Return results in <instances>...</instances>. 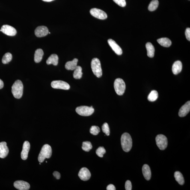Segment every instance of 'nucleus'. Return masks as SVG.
I'll list each match as a JSON object with an SVG mask.
<instances>
[{"instance_id": "1", "label": "nucleus", "mask_w": 190, "mask_h": 190, "mask_svg": "<svg viewBox=\"0 0 190 190\" xmlns=\"http://www.w3.org/2000/svg\"><path fill=\"white\" fill-rule=\"evenodd\" d=\"M121 145L123 150L128 152L132 149V141L131 136L128 133H125L122 135L121 138Z\"/></svg>"}, {"instance_id": "2", "label": "nucleus", "mask_w": 190, "mask_h": 190, "mask_svg": "<svg viewBox=\"0 0 190 190\" xmlns=\"http://www.w3.org/2000/svg\"><path fill=\"white\" fill-rule=\"evenodd\" d=\"M23 85L22 81L17 80L12 87V93L16 99H20L23 94Z\"/></svg>"}, {"instance_id": "3", "label": "nucleus", "mask_w": 190, "mask_h": 190, "mask_svg": "<svg viewBox=\"0 0 190 190\" xmlns=\"http://www.w3.org/2000/svg\"><path fill=\"white\" fill-rule=\"evenodd\" d=\"M52 153V147L48 144H45L42 148L41 151L39 155L38 161L40 163L44 161L46 158H50Z\"/></svg>"}, {"instance_id": "4", "label": "nucleus", "mask_w": 190, "mask_h": 190, "mask_svg": "<svg viewBox=\"0 0 190 190\" xmlns=\"http://www.w3.org/2000/svg\"><path fill=\"white\" fill-rule=\"evenodd\" d=\"M91 66L93 73L97 77L99 78L102 75V70L100 60L97 58H93L92 60Z\"/></svg>"}, {"instance_id": "5", "label": "nucleus", "mask_w": 190, "mask_h": 190, "mask_svg": "<svg viewBox=\"0 0 190 190\" xmlns=\"http://www.w3.org/2000/svg\"><path fill=\"white\" fill-rule=\"evenodd\" d=\"M114 88L116 93L119 96H122L124 93L126 89V84L123 80L117 78L114 81Z\"/></svg>"}, {"instance_id": "6", "label": "nucleus", "mask_w": 190, "mask_h": 190, "mask_svg": "<svg viewBox=\"0 0 190 190\" xmlns=\"http://www.w3.org/2000/svg\"><path fill=\"white\" fill-rule=\"evenodd\" d=\"M94 110L92 106L89 107L82 106L76 108V111L79 115L83 116L91 115L94 113Z\"/></svg>"}, {"instance_id": "7", "label": "nucleus", "mask_w": 190, "mask_h": 190, "mask_svg": "<svg viewBox=\"0 0 190 190\" xmlns=\"http://www.w3.org/2000/svg\"><path fill=\"white\" fill-rule=\"evenodd\" d=\"M156 141L157 145L161 150H164L168 145V140L165 136L158 135L156 137Z\"/></svg>"}, {"instance_id": "8", "label": "nucleus", "mask_w": 190, "mask_h": 190, "mask_svg": "<svg viewBox=\"0 0 190 190\" xmlns=\"http://www.w3.org/2000/svg\"><path fill=\"white\" fill-rule=\"evenodd\" d=\"M52 88L63 90H68L70 88V86L67 83L64 81L56 80L52 81L51 83Z\"/></svg>"}, {"instance_id": "9", "label": "nucleus", "mask_w": 190, "mask_h": 190, "mask_svg": "<svg viewBox=\"0 0 190 190\" xmlns=\"http://www.w3.org/2000/svg\"><path fill=\"white\" fill-rule=\"evenodd\" d=\"M90 14L95 18L104 20L106 19L108 16L106 13L103 11L97 8H93L90 11Z\"/></svg>"}, {"instance_id": "10", "label": "nucleus", "mask_w": 190, "mask_h": 190, "mask_svg": "<svg viewBox=\"0 0 190 190\" xmlns=\"http://www.w3.org/2000/svg\"><path fill=\"white\" fill-rule=\"evenodd\" d=\"M0 31L4 34L9 36H14L17 33L16 30L13 27L7 25H3Z\"/></svg>"}, {"instance_id": "11", "label": "nucleus", "mask_w": 190, "mask_h": 190, "mask_svg": "<svg viewBox=\"0 0 190 190\" xmlns=\"http://www.w3.org/2000/svg\"><path fill=\"white\" fill-rule=\"evenodd\" d=\"M49 31L47 27L41 26L37 27L35 31V34L37 37H42L47 35Z\"/></svg>"}, {"instance_id": "12", "label": "nucleus", "mask_w": 190, "mask_h": 190, "mask_svg": "<svg viewBox=\"0 0 190 190\" xmlns=\"http://www.w3.org/2000/svg\"><path fill=\"white\" fill-rule=\"evenodd\" d=\"M78 176L81 180L86 181L90 179L91 174L88 169L84 167L81 168L80 170Z\"/></svg>"}, {"instance_id": "13", "label": "nucleus", "mask_w": 190, "mask_h": 190, "mask_svg": "<svg viewBox=\"0 0 190 190\" xmlns=\"http://www.w3.org/2000/svg\"><path fill=\"white\" fill-rule=\"evenodd\" d=\"M15 187L19 190H28L29 189V184L23 181H17L13 184Z\"/></svg>"}, {"instance_id": "14", "label": "nucleus", "mask_w": 190, "mask_h": 190, "mask_svg": "<svg viewBox=\"0 0 190 190\" xmlns=\"http://www.w3.org/2000/svg\"><path fill=\"white\" fill-rule=\"evenodd\" d=\"M30 144L29 142L26 141L24 143L22 152L21 153V157L23 160H25L28 157L29 152L30 149Z\"/></svg>"}, {"instance_id": "15", "label": "nucleus", "mask_w": 190, "mask_h": 190, "mask_svg": "<svg viewBox=\"0 0 190 190\" xmlns=\"http://www.w3.org/2000/svg\"><path fill=\"white\" fill-rule=\"evenodd\" d=\"M108 43L112 49L118 55H121L123 53L121 48L117 44L116 42L112 39H110L108 40Z\"/></svg>"}, {"instance_id": "16", "label": "nucleus", "mask_w": 190, "mask_h": 190, "mask_svg": "<svg viewBox=\"0 0 190 190\" xmlns=\"http://www.w3.org/2000/svg\"><path fill=\"white\" fill-rule=\"evenodd\" d=\"M190 111V102L188 101L182 106L179 109V115L181 117H184L189 113Z\"/></svg>"}, {"instance_id": "17", "label": "nucleus", "mask_w": 190, "mask_h": 190, "mask_svg": "<svg viewBox=\"0 0 190 190\" xmlns=\"http://www.w3.org/2000/svg\"><path fill=\"white\" fill-rule=\"evenodd\" d=\"M9 150L5 142L0 143V158H4L8 154Z\"/></svg>"}, {"instance_id": "18", "label": "nucleus", "mask_w": 190, "mask_h": 190, "mask_svg": "<svg viewBox=\"0 0 190 190\" xmlns=\"http://www.w3.org/2000/svg\"><path fill=\"white\" fill-rule=\"evenodd\" d=\"M143 176L146 180L149 181L151 178V173L150 167L147 164H144L142 168Z\"/></svg>"}, {"instance_id": "19", "label": "nucleus", "mask_w": 190, "mask_h": 190, "mask_svg": "<svg viewBox=\"0 0 190 190\" xmlns=\"http://www.w3.org/2000/svg\"><path fill=\"white\" fill-rule=\"evenodd\" d=\"M78 61V59L75 58L72 61L67 62L65 66L66 69L68 70H74L77 67Z\"/></svg>"}, {"instance_id": "20", "label": "nucleus", "mask_w": 190, "mask_h": 190, "mask_svg": "<svg viewBox=\"0 0 190 190\" xmlns=\"http://www.w3.org/2000/svg\"><path fill=\"white\" fill-rule=\"evenodd\" d=\"M182 64L180 61L175 62L172 66V71L175 75H177L180 73L182 70Z\"/></svg>"}, {"instance_id": "21", "label": "nucleus", "mask_w": 190, "mask_h": 190, "mask_svg": "<svg viewBox=\"0 0 190 190\" xmlns=\"http://www.w3.org/2000/svg\"><path fill=\"white\" fill-rule=\"evenodd\" d=\"M146 48L147 51V55L149 58H153L155 54V49L152 44L148 42L146 44Z\"/></svg>"}, {"instance_id": "22", "label": "nucleus", "mask_w": 190, "mask_h": 190, "mask_svg": "<svg viewBox=\"0 0 190 190\" xmlns=\"http://www.w3.org/2000/svg\"><path fill=\"white\" fill-rule=\"evenodd\" d=\"M58 56L55 54H53L50 56L46 61L47 64H52L54 66H57L58 63Z\"/></svg>"}, {"instance_id": "23", "label": "nucleus", "mask_w": 190, "mask_h": 190, "mask_svg": "<svg viewBox=\"0 0 190 190\" xmlns=\"http://www.w3.org/2000/svg\"><path fill=\"white\" fill-rule=\"evenodd\" d=\"M157 41L161 46L165 47H169L172 43L171 41L168 38H162L158 39Z\"/></svg>"}, {"instance_id": "24", "label": "nucleus", "mask_w": 190, "mask_h": 190, "mask_svg": "<svg viewBox=\"0 0 190 190\" xmlns=\"http://www.w3.org/2000/svg\"><path fill=\"white\" fill-rule=\"evenodd\" d=\"M44 55L43 50L41 49L37 50L34 55V61L36 63H39L41 61Z\"/></svg>"}, {"instance_id": "25", "label": "nucleus", "mask_w": 190, "mask_h": 190, "mask_svg": "<svg viewBox=\"0 0 190 190\" xmlns=\"http://www.w3.org/2000/svg\"><path fill=\"white\" fill-rule=\"evenodd\" d=\"M174 177L176 180L181 185H183L185 183V180L182 174L180 172L176 171L174 173Z\"/></svg>"}, {"instance_id": "26", "label": "nucleus", "mask_w": 190, "mask_h": 190, "mask_svg": "<svg viewBox=\"0 0 190 190\" xmlns=\"http://www.w3.org/2000/svg\"><path fill=\"white\" fill-rule=\"evenodd\" d=\"M74 70L73 74L74 78L76 79H80L82 75V68L80 66H77Z\"/></svg>"}, {"instance_id": "27", "label": "nucleus", "mask_w": 190, "mask_h": 190, "mask_svg": "<svg viewBox=\"0 0 190 190\" xmlns=\"http://www.w3.org/2000/svg\"><path fill=\"white\" fill-rule=\"evenodd\" d=\"M158 98V92L155 90H153L151 92L148 96L147 99L150 102H154Z\"/></svg>"}, {"instance_id": "28", "label": "nucleus", "mask_w": 190, "mask_h": 190, "mask_svg": "<svg viewBox=\"0 0 190 190\" xmlns=\"http://www.w3.org/2000/svg\"><path fill=\"white\" fill-rule=\"evenodd\" d=\"M159 5V2L158 0H153L150 4H149L148 7V10L150 11H153L157 8Z\"/></svg>"}, {"instance_id": "29", "label": "nucleus", "mask_w": 190, "mask_h": 190, "mask_svg": "<svg viewBox=\"0 0 190 190\" xmlns=\"http://www.w3.org/2000/svg\"><path fill=\"white\" fill-rule=\"evenodd\" d=\"M12 58H13V56H12V54L9 52L7 53L3 57L2 63L4 64H7L11 61Z\"/></svg>"}, {"instance_id": "30", "label": "nucleus", "mask_w": 190, "mask_h": 190, "mask_svg": "<svg viewBox=\"0 0 190 190\" xmlns=\"http://www.w3.org/2000/svg\"><path fill=\"white\" fill-rule=\"evenodd\" d=\"M82 150L86 152H88L92 148V145L90 142H84L82 143Z\"/></svg>"}, {"instance_id": "31", "label": "nucleus", "mask_w": 190, "mask_h": 190, "mask_svg": "<svg viewBox=\"0 0 190 190\" xmlns=\"http://www.w3.org/2000/svg\"><path fill=\"white\" fill-rule=\"evenodd\" d=\"M100 132V129L98 126H93L90 128V132L93 135H97Z\"/></svg>"}, {"instance_id": "32", "label": "nucleus", "mask_w": 190, "mask_h": 190, "mask_svg": "<svg viewBox=\"0 0 190 190\" xmlns=\"http://www.w3.org/2000/svg\"><path fill=\"white\" fill-rule=\"evenodd\" d=\"M105 149L103 147H100L98 148L96 151V153L98 156L100 157H102L106 153Z\"/></svg>"}, {"instance_id": "33", "label": "nucleus", "mask_w": 190, "mask_h": 190, "mask_svg": "<svg viewBox=\"0 0 190 190\" xmlns=\"http://www.w3.org/2000/svg\"><path fill=\"white\" fill-rule=\"evenodd\" d=\"M102 132L104 133L106 135L108 136L110 135V128L108 123H105L102 126Z\"/></svg>"}, {"instance_id": "34", "label": "nucleus", "mask_w": 190, "mask_h": 190, "mask_svg": "<svg viewBox=\"0 0 190 190\" xmlns=\"http://www.w3.org/2000/svg\"><path fill=\"white\" fill-rule=\"evenodd\" d=\"M113 1L120 7H124L126 5V0H113Z\"/></svg>"}, {"instance_id": "35", "label": "nucleus", "mask_w": 190, "mask_h": 190, "mask_svg": "<svg viewBox=\"0 0 190 190\" xmlns=\"http://www.w3.org/2000/svg\"><path fill=\"white\" fill-rule=\"evenodd\" d=\"M132 183L130 181L127 180L125 184V188L126 190H131L132 189Z\"/></svg>"}, {"instance_id": "36", "label": "nucleus", "mask_w": 190, "mask_h": 190, "mask_svg": "<svg viewBox=\"0 0 190 190\" xmlns=\"http://www.w3.org/2000/svg\"><path fill=\"white\" fill-rule=\"evenodd\" d=\"M185 35L187 40L190 41V28H187L185 31Z\"/></svg>"}, {"instance_id": "37", "label": "nucleus", "mask_w": 190, "mask_h": 190, "mask_svg": "<svg viewBox=\"0 0 190 190\" xmlns=\"http://www.w3.org/2000/svg\"><path fill=\"white\" fill-rule=\"evenodd\" d=\"M53 175L54 177H55L57 179H60V177H61V175H60V173L58 171H54L53 173Z\"/></svg>"}, {"instance_id": "38", "label": "nucleus", "mask_w": 190, "mask_h": 190, "mask_svg": "<svg viewBox=\"0 0 190 190\" xmlns=\"http://www.w3.org/2000/svg\"><path fill=\"white\" fill-rule=\"evenodd\" d=\"M107 190H115L116 189L115 186L112 184H110L107 186L106 188Z\"/></svg>"}, {"instance_id": "39", "label": "nucleus", "mask_w": 190, "mask_h": 190, "mask_svg": "<svg viewBox=\"0 0 190 190\" xmlns=\"http://www.w3.org/2000/svg\"><path fill=\"white\" fill-rule=\"evenodd\" d=\"M4 82L2 80L0 79V89H2L4 87Z\"/></svg>"}, {"instance_id": "40", "label": "nucleus", "mask_w": 190, "mask_h": 190, "mask_svg": "<svg viewBox=\"0 0 190 190\" xmlns=\"http://www.w3.org/2000/svg\"><path fill=\"white\" fill-rule=\"evenodd\" d=\"M42 1H46V2H50V1H53L54 0H42Z\"/></svg>"}, {"instance_id": "41", "label": "nucleus", "mask_w": 190, "mask_h": 190, "mask_svg": "<svg viewBox=\"0 0 190 190\" xmlns=\"http://www.w3.org/2000/svg\"><path fill=\"white\" fill-rule=\"evenodd\" d=\"M46 163H47V161H46Z\"/></svg>"}]
</instances>
